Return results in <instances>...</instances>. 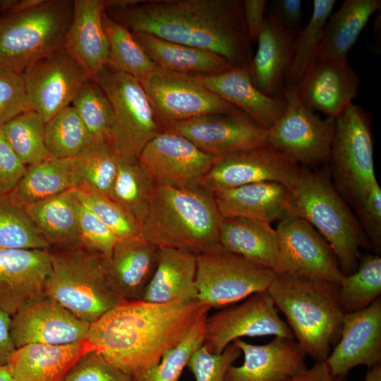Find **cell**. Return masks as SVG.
<instances>
[{
	"mask_svg": "<svg viewBox=\"0 0 381 381\" xmlns=\"http://www.w3.org/2000/svg\"><path fill=\"white\" fill-rule=\"evenodd\" d=\"M241 354V351L234 342L219 354L210 353L202 345L192 355L186 367L195 381H225L228 369Z\"/></svg>",
	"mask_w": 381,
	"mask_h": 381,
	"instance_id": "47",
	"label": "cell"
},
{
	"mask_svg": "<svg viewBox=\"0 0 381 381\" xmlns=\"http://www.w3.org/2000/svg\"><path fill=\"white\" fill-rule=\"evenodd\" d=\"M210 309L198 299L168 303L123 301L90 324L86 340L137 380Z\"/></svg>",
	"mask_w": 381,
	"mask_h": 381,
	"instance_id": "1",
	"label": "cell"
},
{
	"mask_svg": "<svg viewBox=\"0 0 381 381\" xmlns=\"http://www.w3.org/2000/svg\"><path fill=\"white\" fill-rule=\"evenodd\" d=\"M243 13L248 37L257 41L265 19L267 1L265 0H244Z\"/></svg>",
	"mask_w": 381,
	"mask_h": 381,
	"instance_id": "54",
	"label": "cell"
},
{
	"mask_svg": "<svg viewBox=\"0 0 381 381\" xmlns=\"http://www.w3.org/2000/svg\"><path fill=\"white\" fill-rule=\"evenodd\" d=\"M222 219L213 194L202 186L181 189L155 185L140 224V235L159 248L198 256L221 246Z\"/></svg>",
	"mask_w": 381,
	"mask_h": 381,
	"instance_id": "3",
	"label": "cell"
},
{
	"mask_svg": "<svg viewBox=\"0 0 381 381\" xmlns=\"http://www.w3.org/2000/svg\"><path fill=\"white\" fill-rule=\"evenodd\" d=\"M286 108L267 129V145L301 167L315 168L329 163L336 118L322 119L299 99L296 87L284 85Z\"/></svg>",
	"mask_w": 381,
	"mask_h": 381,
	"instance_id": "10",
	"label": "cell"
},
{
	"mask_svg": "<svg viewBox=\"0 0 381 381\" xmlns=\"http://www.w3.org/2000/svg\"><path fill=\"white\" fill-rule=\"evenodd\" d=\"M79 230L80 244L100 255L104 260H109L118 238L82 203L79 212Z\"/></svg>",
	"mask_w": 381,
	"mask_h": 381,
	"instance_id": "50",
	"label": "cell"
},
{
	"mask_svg": "<svg viewBox=\"0 0 381 381\" xmlns=\"http://www.w3.org/2000/svg\"><path fill=\"white\" fill-rule=\"evenodd\" d=\"M207 318V315L199 319L186 336L168 351L157 365L134 381H178L192 355L203 345Z\"/></svg>",
	"mask_w": 381,
	"mask_h": 381,
	"instance_id": "45",
	"label": "cell"
},
{
	"mask_svg": "<svg viewBox=\"0 0 381 381\" xmlns=\"http://www.w3.org/2000/svg\"><path fill=\"white\" fill-rule=\"evenodd\" d=\"M61 381H134L96 349L81 356Z\"/></svg>",
	"mask_w": 381,
	"mask_h": 381,
	"instance_id": "48",
	"label": "cell"
},
{
	"mask_svg": "<svg viewBox=\"0 0 381 381\" xmlns=\"http://www.w3.org/2000/svg\"><path fill=\"white\" fill-rule=\"evenodd\" d=\"M80 205L74 188L23 207L50 246H73L80 244Z\"/></svg>",
	"mask_w": 381,
	"mask_h": 381,
	"instance_id": "34",
	"label": "cell"
},
{
	"mask_svg": "<svg viewBox=\"0 0 381 381\" xmlns=\"http://www.w3.org/2000/svg\"><path fill=\"white\" fill-rule=\"evenodd\" d=\"M222 217H246L271 222L296 215L293 195L277 182H258L212 193Z\"/></svg>",
	"mask_w": 381,
	"mask_h": 381,
	"instance_id": "25",
	"label": "cell"
},
{
	"mask_svg": "<svg viewBox=\"0 0 381 381\" xmlns=\"http://www.w3.org/2000/svg\"><path fill=\"white\" fill-rule=\"evenodd\" d=\"M326 166L315 171L302 167L289 190L296 215L310 224L327 241L341 271L348 275L358 267L359 248L368 247L370 243L349 205L334 188Z\"/></svg>",
	"mask_w": 381,
	"mask_h": 381,
	"instance_id": "5",
	"label": "cell"
},
{
	"mask_svg": "<svg viewBox=\"0 0 381 381\" xmlns=\"http://www.w3.org/2000/svg\"><path fill=\"white\" fill-rule=\"evenodd\" d=\"M140 83L162 130L202 115L241 111L207 88L198 75L157 66Z\"/></svg>",
	"mask_w": 381,
	"mask_h": 381,
	"instance_id": "12",
	"label": "cell"
},
{
	"mask_svg": "<svg viewBox=\"0 0 381 381\" xmlns=\"http://www.w3.org/2000/svg\"><path fill=\"white\" fill-rule=\"evenodd\" d=\"M27 170L13 151L0 127V195L10 193Z\"/></svg>",
	"mask_w": 381,
	"mask_h": 381,
	"instance_id": "52",
	"label": "cell"
},
{
	"mask_svg": "<svg viewBox=\"0 0 381 381\" xmlns=\"http://www.w3.org/2000/svg\"><path fill=\"white\" fill-rule=\"evenodd\" d=\"M30 109L22 74L0 67V127Z\"/></svg>",
	"mask_w": 381,
	"mask_h": 381,
	"instance_id": "49",
	"label": "cell"
},
{
	"mask_svg": "<svg viewBox=\"0 0 381 381\" xmlns=\"http://www.w3.org/2000/svg\"><path fill=\"white\" fill-rule=\"evenodd\" d=\"M302 167L269 145L230 152L217 159L201 186L214 193L258 182H277L290 188Z\"/></svg>",
	"mask_w": 381,
	"mask_h": 381,
	"instance_id": "14",
	"label": "cell"
},
{
	"mask_svg": "<svg viewBox=\"0 0 381 381\" xmlns=\"http://www.w3.org/2000/svg\"><path fill=\"white\" fill-rule=\"evenodd\" d=\"M132 33L159 68L201 75L218 73L231 67L225 59L212 52L169 42L145 32Z\"/></svg>",
	"mask_w": 381,
	"mask_h": 381,
	"instance_id": "33",
	"label": "cell"
},
{
	"mask_svg": "<svg viewBox=\"0 0 381 381\" xmlns=\"http://www.w3.org/2000/svg\"><path fill=\"white\" fill-rule=\"evenodd\" d=\"M285 381H345V376L333 375L326 362L322 361Z\"/></svg>",
	"mask_w": 381,
	"mask_h": 381,
	"instance_id": "55",
	"label": "cell"
},
{
	"mask_svg": "<svg viewBox=\"0 0 381 381\" xmlns=\"http://www.w3.org/2000/svg\"><path fill=\"white\" fill-rule=\"evenodd\" d=\"M155 186L138 162L118 160L117 174L109 197L129 213L140 226Z\"/></svg>",
	"mask_w": 381,
	"mask_h": 381,
	"instance_id": "42",
	"label": "cell"
},
{
	"mask_svg": "<svg viewBox=\"0 0 381 381\" xmlns=\"http://www.w3.org/2000/svg\"><path fill=\"white\" fill-rule=\"evenodd\" d=\"M0 381H16L6 365L0 366Z\"/></svg>",
	"mask_w": 381,
	"mask_h": 381,
	"instance_id": "58",
	"label": "cell"
},
{
	"mask_svg": "<svg viewBox=\"0 0 381 381\" xmlns=\"http://www.w3.org/2000/svg\"><path fill=\"white\" fill-rule=\"evenodd\" d=\"M45 294L90 324L123 302L109 287L102 258L83 245L50 253Z\"/></svg>",
	"mask_w": 381,
	"mask_h": 381,
	"instance_id": "7",
	"label": "cell"
},
{
	"mask_svg": "<svg viewBox=\"0 0 381 381\" xmlns=\"http://www.w3.org/2000/svg\"><path fill=\"white\" fill-rule=\"evenodd\" d=\"M210 91L246 114L265 129L283 114L286 101L282 95L270 97L252 82L248 66H231L218 73L198 75Z\"/></svg>",
	"mask_w": 381,
	"mask_h": 381,
	"instance_id": "27",
	"label": "cell"
},
{
	"mask_svg": "<svg viewBox=\"0 0 381 381\" xmlns=\"http://www.w3.org/2000/svg\"><path fill=\"white\" fill-rule=\"evenodd\" d=\"M90 327L44 294L11 317V335L16 349L33 344L69 345L85 341Z\"/></svg>",
	"mask_w": 381,
	"mask_h": 381,
	"instance_id": "19",
	"label": "cell"
},
{
	"mask_svg": "<svg viewBox=\"0 0 381 381\" xmlns=\"http://www.w3.org/2000/svg\"><path fill=\"white\" fill-rule=\"evenodd\" d=\"M364 381H381V363L369 368Z\"/></svg>",
	"mask_w": 381,
	"mask_h": 381,
	"instance_id": "57",
	"label": "cell"
},
{
	"mask_svg": "<svg viewBox=\"0 0 381 381\" xmlns=\"http://www.w3.org/2000/svg\"><path fill=\"white\" fill-rule=\"evenodd\" d=\"M79 158L80 187L109 197L117 174L118 159L108 141L95 139L90 150Z\"/></svg>",
	"mask_w": 381,
	"mask_h": 381,
	"instance_id": "44",
	"label": "cell"
},
{
	"mask_svg": "<svg viewBox=\"0 0 381 381\" xmlns=\"http://www.w3.org/2000/svg\"><path fill=\"white\" fill-rule=\"evenodd\" d=\"M82 186L80 158L48 159L27 167L11 197L24 206Z\"/></svg>",
	"mask_w": 381,
	"mask_h": 381,
	"instance_id": "32",
	"label": "cell"
},
{
	"mask_svg": "<svg viewBox=\"0 0 381 381\" xmlns=\"http://www.w3.org/2000/svg\"><path fill=\"white\" fill-rule=\"evenodd\" d=\"M359 223L375 251H381V188L378 182L371 187L365 199L355 208Z\"/></svg>",
	"mask_w": 381,
	"mask_h": 381,
	"instance_id": "51",
	"label": "cell"
},
{
	"mask_svg": "<svg viewBox=\"0 0 381 381\" xmlns=\"http://www.w3.org/2000/svg\"><path fill=\"white\" fill-rule=\"evenodd\" d=\"M265 335L294 339L267 291L207 318L203 346L219 354L237 339Z\"/></svg>",
	"mask_w": 381,
	"mask_h": 381,
	"instance_id": "16",
	"label": "cell"
},
{
	"mask_svg": "<svg viewBox=\"0 0 381 381\" xmlns=\"http://www.w3.org/2000/svg\"><path fill=\"white\" fill-rule=\"evenodd\" d=\"M216 159L183 136L163 130L146 145L138 162L155 185L194 189L201 186Z\"/></svg>",
	"mask_w": 381,
	"mask_h": 381,
	"instance_id": "15",
	"label": "cell"
},
{
	"mask_svg": "<svg viewBox=\"0 0 381 381\" xmlns=\"http://www.w3.org/2000/svg\"><path fill=\"white\" fill-rule=\"evenodd\" d=\"M325 362L336 376L381 363L380 297L363 310L345 314L340 338Z\"/></svg>",
	"mask_w": 381,
	"mask_h": 381,
	"instance_id": "22",
	"label": "cell"
},
{
	"mask_svg": "<svg viewBox=\"0 0 381 381\" xmlns=\"http://www.w3.org/2000/svg\"><path fill=\"white\" fill-rule=\"evenodd\" d=\"M197 256L181 250L159 248L158 262L142 301L168 303L197 299Z\"/></svg>",
	"mask_w": 381,
	"mask_h": 381,
	"instance_id": "30",
	"label": "cell"
},
{
	"mask_svg": "<svg viewBox=\"0 0 381 381\" xmlns=\"http://www.w3.org/2000/svg\"><path fill=\"white\" fill-rule=\"evenodd\" d=\"M288 30L298 35L302 22V1L301 0H278L274 1L271 13Z\"/></svg>",
	"mask_w": 381,
	"mask_h": 381,
	"instance_id": "53",
	"label": "cell"
},
{
	"mask_svg": "<svg viewBox=\"0 0 381 381\" xmlns=\"http://www.w3.org/2000/svg\"><path fill=\"white\" fill-rule=\"evenodd\" d=\"M164 130L183 136L214 157L267 145V129L241 111L202 115Z\"/></svg>",
	"mask_w": 381,
	"mask_h": 381,
	"instance_id": "18",
	"label": "cell"
},
{
	"mask_svg": "<svg viewBox=\"0 0 381 381\" xmlns=\"http://www.w3.org/2000/svg\"><path fill=\"white\" fill-rule=\"evenodd\" d=\"M95 140L71 105L57 113L45 124V145L53 158L80 157L90 150Z\"/></svg>",
	"mask_w": 381,
	"mask_h": 381,
	"instance_id": "36",
	"label": "cell"
},
{
	"mask_svg": "<svg viewBox=\"0 0 381 381\" xmlns=\"http://www.w3.org/2000/svg\"><path fill=\"white\" fill-rule=\"evenodd\" d=\"M267 291L306 356L325 361L340 338L346 314L339 285L276 274Z\"/></svg>",
	"mask_w": 381,
	"mask_h": 381,
	"instance_id": "4",
	"label": "cell"
},
{
	"mask_svg": "<svg viewBox=\"0 0 381 381\" xmlns=\"http://www.w3.org/2000/svg\"><path fill=\"white\" fill-rule=\"evenodd\" d=\"M22 75L32 109L46 123L70 106L81 85L92 78L65 49L37 61Z\"/></svg>",
	"mask_w": 381,
	"mask_h": 381,
	"instance_id": "17",
	"label": "cell"
},
{
	"mask_svg": "<svg viewBox=\"0 0 381 381\" xmlns=\"http://www.w3.org/2000/svg\"><path fill=\"white\" fill-rule=\"evenodd\" d=\"M71 105L95 139L108 141L113 111L107 97L93 78L81 85Z\"/></svg>",
	"mask_w": 381,
	"mask_h": 381,
	"instance_id": "43",
	"label": "cell"
},
{
	"mask_svg": "<svg viewBox=\"0 0 381 381\" xmlns=\"http://www.w3.org/2000/svg\"><path fill=\"white\" fill-rule=\"evenodd\" d=\"M334 0H314L311 17L298 33L291 62L284 85L296 86L316 57L327 22L335 4Z\"/></svg>",
	"mask_w": 381,
	"mask_h": 381,
	"instance_id": "39",
	"label": "cell"
},
{
	"mask_svg": "<svg viewBox=\"0 0 381 381\" xmlns=\"http://www.w3.org/2000/svg\"><path fill=\"white\" fill-rule=\"evenodd\" d=\"M159 247L141 235L119 239L109 260H103L107 284L122 301H140L158 262Z\"/></svg>",
	"mask_w": 381,
	"mask_h": 381,
	"instance_id": "24",
	"label": "cell"
},
{
	"mask_svg": "<svg viewBox=\"0 0 381 381\" xmlns=\"http://www.w3.org/2000/svg\"><path fill=\"white\" fill-rule=\"evenodd\" d=\"M113 111L108 143L119 161L136 162L146 145L162 131L140 81L109 65L94 78Z\"/></svg>",
	"mask_w": 381,
	"mask_h": 381,
	"instance_id": "8",
	"label": "cell"
},
{
	"mask_svg": "<svg viewBox=\"0 0 381 381\" xmlns=\"http://www.w3.org/2000/svg\"><path fill=\"white\" fill-rule=\"evenodd\" d=\"M45 124L41 115L30 109L1 126L8 143L27 167L51 157L45 145Z\"/></svg>",
	"mask_w": 381,
	"mask_h": 381,
	"instance_id": "41",
	"label": "cell"
},
{
	"mask_svg": "<svg viewBox=\"0 0 381 381\" xmlns=\"http://www.w3.org/2000/svg\"><path fill=\"white\" fill-rule=\"evenodd\" d=\"M11 317L0 308V366L6 365L15 351L11 335Z\"/></svg>",
	"mask_w": 381,
	"mask_h": 381,
	"instance_id": "56",
	"label": "cell"
},
{
	"mask_svg": "<svg viewBox=\"0 0 381 381\" xmlns=\"http://www.w3.org/2000/svg\"><path fill=\"white\" fill-rule=\"evenodd\" d=\"M219 243L224 249L274 272L279 236L270 222L239 217H222Z\"/></svg>",
	"mask_w": 381,
	"mask_h": 381,
	"instance_id": "31",
	"label": "cell"
},
{
	"mask_svg": "<svg viewBox=\"0 0 381 381\" xmlns=\"http://www.w3.org/2000/svg\"><path fill=\"white\" fill-rule=\"evenodd\" d=\"M361 81L346 59L315 58L295 86L301 101L328 117H337L352 103Z\"/></svg>",
	"mask_w": 381,
	"mask_h": 381,
	"instance_id": "21",
	"label": "cell"
},
{
	"mask_svg": "<svg viewBox=\"0 0 381 381\" xmlns=\"http://www.w3.org/2000/svg\"><path fill=\"white\" fill-rule=\"evenodd\" d=\"M277 274L339 285L344 274L327 241L298 215L279 222Z\"/></svg>",
	"mask_w": 381,
	"mask_h": 381,
	"instance_id": "13",
	"label": "cell"
},
{
	"mask_svg": "<svg viewBox=\"0 0 381 381\" xmlns=\"http://www.w3.org/2000/svg\"><path fill=\"white\" fill-rule=\"evenodd\" d=\"M51 272L48 250L0 249V308L12 317L44 295Z\"/></svg>",
	"mask_w": 381,
	"mask_h": 381,
	"instance_id": "20",
	"label": "cell"
},
{
	"mask_svg": "<svg viewBox=\"0 0 381 381\" xmlns=\"http://www.w3.org/2000/svg\"><path fill=\"white\" fill-rule=\"evenodd\" d=\"M95 349L87 340L69 345L28 344L15 349L6 366L16 381H61L81 356Z\"/></svg>",
	"mask_w": 381,
	"mask_h": 381,
	"instance_id": "29",
	"label": "cell"
},
{
	"mask_svg": "<svg viewBox=\"0 0 381 381\" xmlns=\"http://www.w3.org/2000/svg\"><path fill=\"white\" fill-rule=\"evenodd\" d=\"M75 193L81 203L109 228L118 240L140 235L136 220L109 197L82 187L75 188Z\"/></svg>",
	"mask_w": 381,
	"mask_h": 381,
	"instance_id": "46",
	"label": "cell"
},
{
	"mask_svg": "<svg viewBox=\"0 0 381 381\" xmlns=\"http://www.w3.org/2000/svg\"><path fill=\"white\" fill-rule=\"evenodd\" d=\"M73 1L44 0L0 18V67L22 74L37 61L64 49Z\"/></svg>",
	"mask_w": 381,
	"mask_h": 381,
	"instance_id": "6",
	"label": "cell"
},
{
	"mask_svg": "<svg viewBox=\"0 0 381 381\" xmlns=\"http://www.w3.org/2000/svg\"><path fill=\"white\" fill-rule=\"evenodd\" d=\"M381 294V258L367 254L360 258L356 270L344 275L339 295L346 313L368 307Z\"/></svg>",
	"mask_w": 381,
	"mask_h": 381,
	"instance_id": "38",
	"label": "cell"
},
{
	"mask_svg": "<svg viewBox=\"0 0 381 381\" xmlns=\"http://www.w3.org/2000/svg\"><path fill=\"white\" fill-rule=\"evenodd\" d=\"M276 276L271 269L222 246L197 256V299L222 308L268 289Z\"/></svg>",
	"mask_w": 381,
	"mask_h": 381,
	"instance_id": "11",
	"label": "cell"
},
{
	"mask_svg": "<svg viewBox=\"0 0 381 381\" xmlns=\"http://www.w3.org/2000/svg\"><path fill=\"white\" fill-rule=\"evenodd\" d=\"M380 7V0L344 1L327 22L316 58L346 59L370 18Z\"/></svg>",
	"mask_w": 381,
	"mask_h": 381,
	"instance_id": "35",
	"label": "cell"
},
{
	"mask_svg": "<svg viewBox=\"0 0 381 381\" xmlns=\"http://www.w3.org/2000/svg\"><path fill=\"white\" fill-rule=\"evenodd\" d=\"M328 164L334 188L354 208L377 181L370 120L367 112L353 102L336 117Z\"/></svg>",
	"mask_w": 381,
	"mask_h": 381,
	"instance_id": "9",
	"label": "cell"
},
{
	"mask_svg": "<svg viewBox=\"0 0 381 381\" xmlns=\"http://www.w3.org/2000/svg\"><path fill=\"white\" fill-rule=\"evenodd\" d=\"M107 9L133 32L212 52L231 66H249L252 59L242 1H138Z\"/></svg>",
	"mask_w": 381,
	"mask_h": 381,
	"instance_id": "2",
	"label": "cell"
},
{
	"mask_svg": "<svg viewBox=\"0 0 381 381\" xmlns=\"http://www.w3.org/2000/svg\"><path fill=\"white\" fill-rule=\"evenodd\" d=\"M103 25L109 42L107 65L128 74L139 81L145 79L157 67L133 33L123 25L104 13Z\"/></svg>",
	"mask_w": 381,
	"mask_h": 381,
	"instance_id": "37",
	"label": "cell"
},
{
	"mask_svg": "<svg viewBox=\"0 0 381 381\" xmlns=\"http://www.w3.org/2000/svg\"><path fill=\"white\" fill-rule=\"evenodd\" d=\"M50 246L24 207L9 193L0 195V249L48 250Z\"/></svg>",
	"mask_w": 381,
	"mask_h": 381,
	"instance_id": "40",
	"label": "cell"
},
{
	"mask_svg": "<svg viewBox=\"0 0 381 381\" xmlns=\"http://www.w3.org/2000/svg\"><path fill=\"white\" fill-rule=\"evenodd\" d=\"M243 354V363L231 365L225 381H285L304 371L306 354L294 339L275 337L263 345L241 339L233 341Z\"/></svg>",
	"mask_w": 381,
	"mask_h": 381,
	"instance_id": "23",
	"label": "cell"
},
{
	"mask_svg": "<svg viewBox=\"0 0 381 381\" xmlns=\"http://www.w3.org/2000/svg\"><path fill=\"white\" fill-rule=\"evenodd\" d=\"M296 36L271 13L265 16L257 50L248 66L252 82L265 95H282Z\"/></svg>",
	"mask_w": 381,
	"mask_h": 381,
	"instance_id": "26",
	"label": "cell"
},
{
	"mask_svg": "<svg viewBox=\"0 0 381 381\" xmlns=\"http://www.w3.org/2000/svg\"><path fill=\"white\" fill-rule=\"evenodd\" d=\"M104 0H74L72 19L64 49L73 54L94 78L108 64L109 42L102 17Z\"/></svg>",
	"mask_w": 381,
	"mask_h": 381,
	"instance_id": "28",
	"label": "cell"
}]
</instances>
